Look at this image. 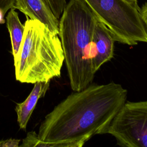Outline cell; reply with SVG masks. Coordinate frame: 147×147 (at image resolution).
<instances>
[{
    "label": "cell",
    "instance_id": "obj_1",
    "mask_svg": "<svg viewBox=\"0 0 147 147\" xmlns=\"http://www.w3.org/2000/svg\"><path fill=\"white\" fill-rule=\"evenodd\" d=\"M120 84H90L75 91L46 115L38 134L28 133L26 147H81L96 134H104L127 99Z\"/></svg>",
    "mask_w": 147,
    "mask_h": 147
},
{
    "label": "cell",
    "instance_id": "obj_2",
    "mask_svg": "<svg viewBox=\"0 0 147 147\" xmlns=\"http://www.w3.org/2000/svg\"><path fill=\"white\" fill-rule=\"evenodd\" d=\"M98 21L83 0H69L59 20L58 35L74 91L86 88L94 79L92 42Z\"/></svg>",
    "mask_w": 147,
    "mask_h": 147
},
{
    "label": "cell",
    "instance_id": "obj_3",
    "mask_svg": "<svg viewBox=\"0 0 147 147\" xmlns=\"http://www.w3.org/2000/svg\"><path fill=\"white\" fill-rule=\"evenodd\" d=\"M24 27L22 42L14 59L16 80L34 84L60 77L64 57L58 34L40 21L28 17Z\"/></svg>",
    "mask_w": 147,
    "mask_h": 147
},
{
    "label": "cell",
    "instance_id": "obj_4",
    "mask_svg": "<svg viewBox=\"0 0 147 147\" xmlns=\"http://www.w3.org/2000/svg\"><path fill=\"white\" fill-rule=\"evenodd\" d=\"M83 1L115 41L130 46L147 42V28L140 11L125 0Z\"/></svg>",
    "mask_w": 147,
    "mask_h": 147
},
{
    "label": "cell",
    "instance_id": "obj_5",
    "mask_svg": "<svg viewBox=\"0 0 147 147\" xmlns=\"http://www.w3.org/2000/svg\"><path fill=\"white\" fill-rule=\"evenodd\" d=\"M104 134L121 146L147 147V100H126Z\"/></svg>",
    "mask_w": 147,
    "mask_h": 147
},
{
    "label": "cell",
    "instance_id": "obj_6",
    "mask_svg": "<svg viewBox=\"0 0 147 147\" xmlns=\"http://www.w3.org/2000/svg\"><path fill=\"white\" fill-rule=\"evenodd\" d=\"M114 42L110 32L98 21L94 32L91 51L92 67L95 74L103 64L113 57Z\"/></svg>",
    "mask_w": 147,
    "mask_h": 147
},
{
    "label": "cell",
    "instance_id": "obj_7",
    "mask_svg": "<svg viewBox=\"0 0 147 147\" xmlns=\"http://www.w3.org/2000/svg\"><path fill=\"white\" fill-rule=\"evenodd\" d=\"M14 9H18L32 20L40 21L52 32L59 34V20L44 0H16Z\"/></svg>",
    "mask_w": 147,
    "mask_h": 147
},
{
    "label": "cell",
    "instance_id": "obj_8",
    "mask_svg": "<svg viewBox=\"0 0 147 147\" xmlns=\"http://www.w3.org/2000/svg\"><path fill=\"white\" fill-rule=\"evenodd\" d=\"M49 86V81L38 82L34 83L30 94L21 103L17 104L15 110L17 115V122L20 127L26 130L28 122L38 99L43 97Z\"/></svg>",
    "mask_w": 147,
    "mask_h": 147
},
{
    "label": "cell",
    "instance_id": "obj_9",
    "mask_svg": "<svg viewBox=\"0 0 147 147\" xmlns=\"http://www.w3.org/2000/svg\"><path fill=\"white\" fill-rule=\"evenodd\" d=\"M6 21L10 36L12 54L14 59L17 55L22 42L25 27L21 22L18 13L15 11L14 8L9 10L6 17Z\"/></svg>",
    "mask_w": 147,
    "mask_h": 147
},
{
    "label": "cell",
    "instance_id": "obj_10",
    "mask_svg": "<svg viewBox=\"0 0 147 147\" xmlns=\"http://www.w3.org/2000/svg\"><path fill=\"white\" fill-rule=\"evenodd\" d=\"M54 16L59 19L67 5L66 0H44Z\"/></svg>",
    "mask_w": 147,
    "mask_h": 147
},
{
    "label": "cell",
    "instance_id": "obj_11",
    "mask_svg": "<svg viewBox=\"0 0 147 147\" xmlns=\"http://www.w3.org/2000/svg\"><path fill=\"white\" fill-rule=\"evenodd\" d=\"M16 0H0V9L5 14L10 9L14 8Z\"/></svg>",
    "mask_w": 147,
    "mask_h": 147
},
{
    "label": "cell",
    "instance_id": "obj_12",
    "mask_svg": "<svg viewBox=\"0 0 147 147\" xmlns=\"http://www.w3.org/2000/svg\"><path fill=\"white\" fill-rule=\"evenodd\" d=\"M20 140L10 138L6 140L0 141V147H18Z\"/></svg>",
    "mask_w": 147,
    "mask_h": 147
},
{
    "label": "cell",
    "instance_id": "obj_13",
    "mask_svg": "<svg viewBox=\"0 0 147 147\" xmlns=\"http://www.w3.org/2000/svg\"><path fill=\"white\" fill-rule=\"evenodd\" d=\"M140 13L142 19L147 28V2L142 5L141 8H140Z\"/></svg>",
    "mask_w": 147,
    "mask_h": 147
},
{
    "label": "cell",
    "instance_id": "obj_14",
    "mask_svg": "<svg viewBox=\"0 0 147 147\" xmlns=\"http://www.w3.org/2000/svg\"><path fill=\"white\" fill-rule=\"evenodd\" d=\"M125 1L127 2L129 5H130L131 6L138 10L139 11H140V7L138 5L137 0H125Z\"/></svg>",
    "mask_w": 147,
    "mask_h": 147
},
{
    "label": "cell",
    "instance_id": "obj_15",
    "mask_svg": "<svg viewBox=\"0 0 147 147\" xmlns=\"http://www.w3.org/2000/svg\"><path fill=\"white\" fill-rule=\"evenodd\" d=\"M5 14L0 9V24H4L5 22V20L4 19Z\"/></svg>",
    "mask_w": 147,
    "mask_h": 147
}]
</instances>
